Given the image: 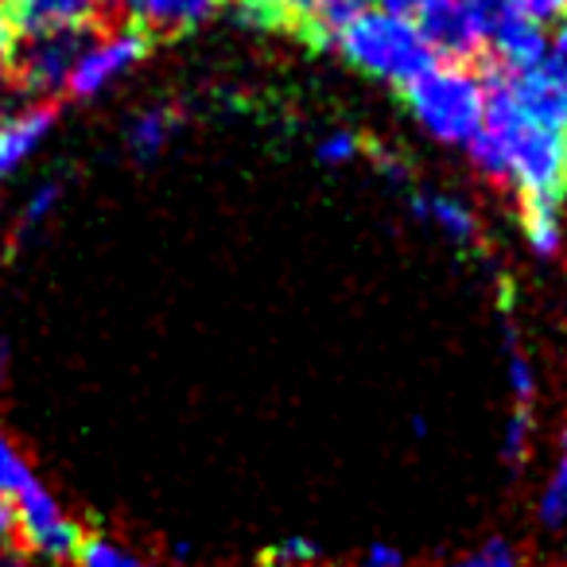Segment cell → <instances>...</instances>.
<instances>
[{"instance_id": "obj_20", "label": "cell", "mask_w": 567, "mask_h": 567, "mask_svg": "<svg viewBox=\"0 0 567 567\" xmlns=\"http://www.w3.org/2000/svg\"><path fill=\"white\" fill-rule=\"evenodd\" d=\"M528 440H533V409H513L509 424H505V458L520 463Z\"/></svg>"}, {"instance_id": "obj_21", "label": "cell", "mask_w": 567, "mask_h": 567, "mask_svg": "<svg viewBox=\"0 0 567 567\" xmlns=\"http://www.w3.org/2000/svg\"><path fill=\"white\" fill-rule=\"evenodd\" d=\"M509 389H513V401H517V409H528V404H533L536 373H533V365H528V358L520 354V350H513V354H509Z\"/></svg>"}, {"instance_id": "obj_19", "label": "cell", "mask_w": 567, "mask_h": 567, "mask_svg": "<svg viewBox=\"0 0 567 567\" xmlns=\"http://www.w3.org/2000/svg\"><path fill=\"white\" fill-rule=\"evenodd\" d=\"M447 567H520V556L505 540H489L482 548L466 551V556L451 559Z\"/></svg>"}, {"instance_id": "obj_16", "label": "cell", "mask_w": 567, "mask_h": 567, "mask_svg": "<svg viewBox=\"0 0 567 567\" xmlns=\"http://www.w3.org/2000/svg\"><path fill=\"white\" fill-rule=\"evenodd\" d=\"M252 9H260L268 20H284V24H296V28H308L316 24L319 9H323V0H249Z\"/></svg>"}, {"instance_id": "obj_12", "label": "cell", "mask_w": 567, "mask_h": 567, "mask_svg": "<svg viewBox=\"0 0 567 567\" xmlns=\"http://www.w3.org/2000/svg\"><path fill=\"white\" fill-rule=\"evenodd\" d=\"M520 226H525V241L536 257H556L559 245H564V221H559L556 203L520 206Z\"/></svg>"}, {"instance_id": "obj_4", "label": "cell", "mask_w": 567, "mask_h": 567, "mask_svg": "<svg viewBox=\"0 0 567 567\" xmlns=\"http://www.w3.org/2000/svg\"><path fill=\"white\" fill-rule=\"evenodd\" d=\"M148 55V35L141 28H110L102 35H86L82 51L74 59L71 82H66V94L79 97V102H94L105 90H113L121 79L136 71Z\"/></svg>"}, {"instance_id": "obj_2", "label": "cell", "mask_w": 567, "mask_h": 567, "mask_svg": "<svg viewBox=\"0 0 567 567\" xmlns=\"http://www.w3.org/2000/svg\"><path fill=\"white\" fill-rule=\"evenodd\" d=\"M404 105L432 141L466 148L486 117V79L463 59H435L404 86Z\"/></svg>"}, {"instance_id": "obj_8", "label": "cell", "mask_w": 567, "mask_h": 567, "mask_svg": "<svg viewBox=\"0 0 567 567\" xmlns=\"http://www.w3.org/2000/svg\"><path fill=\"white\" fill-rule=\"evenodd\" d=\"M51 128H55V110L43 102L24 105L20 113H4V121H0V164H4V175L17 172L24 159H32L51 136Z\"/></svg>"}, {"instance_id": "obj_29", "label": "cell", "mask_w": 567, "mask_h": 567, "mask_svg": "<svg viewBox=\"0 0 567 567\" xmlns=\"http://www.w3.org/2000/svg\"><path fill=\"white\" fill-rule=\"evenodd\" d=\"M102 4H117V0H102Z\"/></svg>"}, {"instance_id": "obj_7", "label": "cell", "mask_w": 567, "mask_h": 567, "mask_svg": "<svg viewBox=\"0 0 567 567\" xmlns=\"http://www.w3.org/2000/svg\"><path fill=\"white\" fill-rule=\"evenodd\" d=\"M102 0H9V24L32 35H71L94 24Z\"/></svg>"}, {"instance_id": "obj_26", "label": "cell", "mask_w": 567, "mask_h": 567, "mask_svg": "<svg viewBox=\"0 0 567 567\" xmlns=\"http://www.w3.org/2000/svg\"><path fill=\"white\" fill-rule=\"evenodd\" d=\"M0 567H24V556H20L17 544H0Z\"/></svg>"}, {"instance_id": "obj_18", "label": "cell", "mask_w": 567, "mask_h": 567, "mask_svg": "<svg viewBox=\"0 0 567 567\" xmlns=\"http://www.w3.org/2000/svg\"><path fill=\"white\" fill-rule=\"evenodd\" d=\"M59 195H63V190H59V183H51V179L48 183H35L32 195H28L24 206H20V221H24V226H43V221L55 214Z\"/></svg>"}, {"instance_id": "obj_3", "label": "cell", "mask_w": 567, "mask_h": 567, "mask_svg": "<svg viewBox=\"0 0 567 567\" xmlns=\"http://www.w3.org/2000/svg\"><path fill=\"white\" fill-rule=\"evenodd\" d=\"M331 40L354 71L389 82V86H409L412 79H420L440 59L416 24L389 17V12L373 9V4H365L354 20H347Z\"/></svg>"}, {"instance_id": "obj_13", "label": "cell", "mask_w": 567, "mask_h": 567, "mask_svg": "<svg viewBox=\"0 0 567 567\" xmlns=\"http://www.w3.org/2000/svg\"><path fill=\"white\" fill-rule=\"evenodd\" d=\"M32 489H40V478H35L32 463L20 455V447L9 440V432L0 427V497L17 505L20 497H28Z\"/></svg>"}, {"instance_id": "obj_22", "label": "cell", "mask_w": 567, "mask_h": 567, "mask_svg": "<svg viewBox=\"0 0 567 567\" xmlns=\"http://www.w3.org/2000/svg\"><path fill=\"white\" fill-rule=\"evenodd\" d=\"M272 559L280 567H311L319 559V548L308 540V536H288V540L272 548Z\"/></svg>"}, {"instance_id": "obj_27", "label": "cell", "mask_w": 567, "mask_h": 567, "mask_svg": "<svg viewBox=\"0 0 567 567\" xmlns=\"http://www.w3.org/2000/svg\"><path fill=\"white\" fill-rule=\"evenodd\" d=\"M556 66H559V63H556ZM559 71H564V94H567V63H564V66H559Z\"/></svg>"}, {"instance_id": "obj_28", "label": "cell", "mask_w": 567, "mask_h": 567, "mask_svg": "<svg viewBox=\"0 0 567 567\" xmlns=\"http://www.w3.org/2000/svg\"><path fill=\"white\" fill-rule=\"evenodd\" d=\"M0 121H4V110H0ZM0 179H4V164H0Z\"/></svg>"}, {"instance_id": "obj_15", "label": "cell", "mask_w": 567, "mask_h": 567, "mask_svg": "<svg viewBox=\"0 0 567 567\" xmlns=\"http://www.w3.org/2000/svg\"><path fill=\"white\" fill-rule=\"evenodd\" d=\"M540 520L544 525H567V427L559 435V451L551 474L540 489Z\"/></svg>"}, {"instance_id": "obj_25", "label": "cell", "mask_w": 567, "mask_h": 567, "mask_svg": "<svg viewBox=\"0 0 567 567\" xmlns=\"http://www.w3.org/2000/svg\"><path fill=\"white\" fill-rule=\"evenodd\" d=\"M17 28L9 24V17L0 12V79L12 71V59H17Z\"/></svg>"}, {"instance_id": "obj_17", "label": "cell", "mask_w": 567, "mask_h": 567, "mask_svg": "<svg viewBox=\"0 0 567 567\" xmlns=\"http://www.w3.org/2000/svg\"><path fill=\"white\" fill-rule=\"evenodd\" d=\"M362 152H365L362 136H358V133H350V128H334V133H327L323 141L316 144V156H319V164H327V167L354 164V159L362 156Z\"/></svg>"}, {"instance_id": "obj_1", "label": "cell", "mask_w": 567, "mask_h": 567, "mask_svg": "<svg viewBox=\"0 0 567 567\" xmlns=\"http://www.w3.org/2000/svg\"><path fill=\"white\" fill-rule=\"evenodd\" d=\"M471 164L509 183L520 206L556 203L567 190V94L556 63L486 79V117L466 144Z\"/></svg>"}, {"instance_id": "obj_6", "label": "cell", "mask_w": 567, "mask_h": 567, "mask_svg": "<svg viewBox=\"0 0 567 567\" xmlns=\"http://www.w3.org/2000/svg\"><path fill=\"white\" fill-rule=\"evenodd\" d=\"M82 40H86V32L32 35V40H24V48H17L12 71L20 74V82H24V90L35 102H51L55 94H66V82H71Z\"/></svg>"}, {"instance_id": "obj_10", "label": "cell", "mask_w": 567, "mask_h": 567, "mask_svg": "<svg viewBox=\"0 0 567 567\" xmlns=\"http://www.w3.org/2000/svg\"><path fill=\"white\" fill-rule=\"evenodd\" d=\"M125 4L133 28H141L144 35L187 32L218 12V0H125Z\"/></svg>"}, {"instance_id": "obj_11", "label": "cell", "mask_w": 567, "mask_h": 567, "mask_svg": "<svg viewBox=\"0 0 567 567\" xmlns=\"http://www.w3.org/2000/svg\"><path fill=\"white\" fill-rule=\"evenodd\" d=\"M175 133H179V113H175L172 105H152V110L136 113V117L128 121L125 144L141 164H148V159H156L159 152L172 144Z\"/></svg>"}, {"instance_id": "obj_23", "label": "cell", "mask_w": 567, "mask_h": 567, "mask_svg": "<svg viewBox=\"0 0 567 567\" xmlns=\"http://www.w3.org/2000/svg\"><path fill=\"white\" fill-rule=\"evenodd\" d=\"M513 9L525 12L528 20H536V24L544 28H556L559 20H567V0H509Z\"/></svg>"}, {"instance_id": "obj_14", "label": "cell", "mask_w": 567, "mask_h": 567, "mask_svg": "<svg viewBox=\"0 0 567 567\" xmlns=\"http://www.w3.org/2000/svg\"><path fill=\"white\" fill-rule=\"evenodd\" d=\"M74 559H79V567H159L136 548L113 540V536H86Z\"/></svg>"}, {"instance_id": "obj_5", "label": "cell", "mask_w": 567, "mask_h": 567, "mask_svg": "<svg viewBox=\"0 0 567 567\" xmlns=\"http://www.w3.org/2000/svg\"><path fill=\"white\" fill-rule=\"evenodd\" d=\"M17 544H24L28 551L43 559H74L82 548V528L71 513L59 505V497L51 489H32L28 497H20L17 505Z\"/></svg>"}, {"instance_id": "obj_9", "label": "cell", "mask_w": 567, "mask_h": 567, "mask_svg": "<svg viewBox=\"0 0 567 567\" xmlns=\"http://www.w3.org/2000/svg\"><path fill=\"white\" fill-rule=\"evenodd\" d=\"M412 210L424 226H432L440 237H447L451 245H474L478 241V214L471 210V203L447 195V190H420L412 195Z\"/></svg>"}, {"instance_id": "obj_24", "label": "cell", "mask_w": 567, "mask_h": 567, "mask_svg": "<svg viewBox=\"0 0 567 567\" xmlns=\"http://www.w3.org/2000/svg\"><path fill=\"white\" fill-rule=\"evenodd\" d=\"M358 567H409V556H404L396 544L378 540V544H370V548L362 551V564H358Z\"/></svg>"}]
</instances>
